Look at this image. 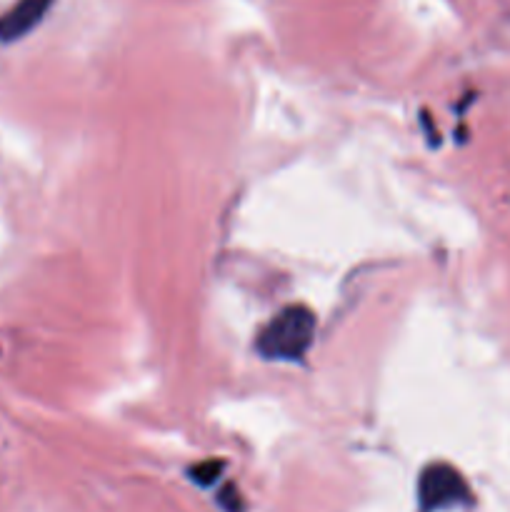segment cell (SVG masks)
Segmentation results:
<instances>
[{
	"mask_svg": "<svg viewBox=\"0 0 510 512\" xmlns=\"http://www.w3.org/2000/svg\"><path fill=\"white\" fill-rule=\"evenodd\" d=\"M220 470H223V463H218V460H208V463L195 465V468L190 470V475H193V480H198L200 485H210L218 480Z\"/></svg>",
	"mask_w": 510,
	"mask_h": 512,
	"instance_id": "obj_4",
	"label": "cell"
},
{
	"mask_svg": "<svg viewBox=\"0 0 510 512\" xmlns=\"http://www.w3.org/2000/svg\"><path fill=\"white\" fill-rule=\"evenodd\" d=\"M218 500H220V505H223V508L228 512H243V500H240L238 490H235L233 485H228V488L220 493Z\"/></svg>",
	"mask_w": 510,
	"mask_h": 512,
	"instance_id": "obj_5",
	"label": "cell"
},
{
	"mask_svg": "<svg viewBox=\"0 0 510 512\" xmlns=\"http://www.w3.org/2000/svg\"><path fill=\"white\" fill-rule=\"evenodd\" d=\"M315 315L305 305H288L263 328L258 350L268 360H300L313 345Z\"/></svg>",
	"mask_w": 510,
	"mask_h": 512,
	"instance_id": "obj_1",
	"label": "cell"
},
{
	"mask_svg": "<svg viewBox=\"0 0 510 512\" xmlns=\"http://www.w3.org/2000/svg\"><path fill=\"white\" fill-rule=\"evenodd\" d=\"M418 500L423 510H443L468 500L463 478L450 465H430L418 480Z\"/></svg>",
	"mask_w": 510,
	"mask_h": 512,
	"instance_id": "obj_2",
	"label": "cell"
},
{
	"mask_svg": "<svg viewBox=\"0 0 510 512\" xmlns=\"http://www.w3.org/2000/svg\"><path fill=\"white\" fill-rule=\"evenodd\" d=\"M50 5L53 0H18L8 13L0 15V40L10 43L28 35L45 18Z\"/></svg>",
	"mask_w": 510,
	"mask_h": 512,
	"instance_id": "obj_3",
	"label": "cell"
}]
</instances>
